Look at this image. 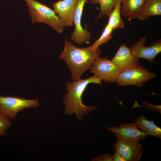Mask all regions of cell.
I'll return each instance as SVG.
<instances>
[{"label":"cell","mask_w":161,"mask_h":161,"mask_svg":"<svg viewBox=\"0 0 161 161\" xmlns=\"http://www.w3.org/2000/svg\"><path fill=\"white\" fill-rule=\"evenodd\" d=\"M102 85L101 80L94 75L84 79H79L73 82H67L66 89L67 91L64 97V112L71 116L75 114L78 119H82L83 114H87L97 106H88L83 104L82 95L90 83Z\"/></svg>","instance_id":"7a4b0ae2"},{"label":"cell","mask_w":161,"mask_h":161,"mask_svg":"<svg viewBox=\"0 0 161 161\" xmlns=\"http://www.w3.org/2000/svg\"><path fill=\"white\" fill-rule=\"evenodd\" d=\"M120 12L128 20L138 18L145 0H121Z\"/></svg>","instance_id":"4fadbf2b"},{"label":"cell","mask_w":161,"mask_h":161,"mask_svg":"<svg viewBox=\"0 0 161 161\" xmlns=\"http://www.w3.org/2000/svg\"><path fill=\"white\" fill-rule=\"evenodd\" d=\"M111 61L121 71L140 64L138 59L133 54L130 48L125 44L120 46Z\"/></svg>","instance_id":"7c38bea8"},{"label":"cell","mask_w":161,"mask_h":161,"mask_svg":"<svg viewBox=\"0 0 161 161\" xmlns=\"http://www.w3.org/2000/svg\"><path fill=\"white\" fill-rule=\"evenodd\" d=\"M146 40V37H143L134 43L130 49L138 59L143 58L152 63L154 62L156 56L161 52V40L159 39L148 46L145 45Z\"/></svg>","instance_id":"ba28073f"},{"label":"cell","mask_w":161,"mask_h":161,"mask_svg":"<svg viewBox=\"0 0 161 161\" xmlns=\"http://www.w3.org/2000/svg\"><path fill=\"white\" fill-rule=\"evenodd\" d=\"M115 152L125 161H138L143 152V146L138 142L117 140L114 145Z\"/></svg>","instance_id":"30bf717a"},{"label":"cell","mask_w":161,"mask_h":161,"mask_svg":"<svg viewBox=\"0 0 161 161\" xmlns=\"http://www.w3.org/2000/svg\"><path fill=\"white\" fill-rule=\"evenodd\" d=\"M26 2L32 23H46L59 33L64 31L65 27L54 10L35 0H30Z\"/></svg>","instance_id":"3957f363"},{"label":"cell","mask_w":161,"mask_h":161,"mask_svg":"<svg viewBox=\"0 0 161 161\" xmlns=\"http://www.w3.org/2000/svg\"><path fill=\"white\" fill-rule=\"evenodd\" d=\"M78 0H61L52 4L54 10L58 15L64 27L74 24V16Z\"/></svg>","instance_id":"8fae6325"},{"label":"cell","mask_w":161,"mask_h":161,"mask_svg":"<svg viewBox=\"0 0 161 161\" xmlns=\"http://www.w3.org/2000/svg\"><path fill=\"white\" fill-rule=\"evenodd\" d=\"M121 0H118L116 5L109 17L107 25L114 30L124 27V22L121 17Z\"/></svg>","instance_id":"2e32d148"},{"label":"cell","mask_w":161,"mask_h":161,"mask_svg":"<svg viewBox=\"0 0 161 161\" xmlns=\"http://www.w3.org/2000/svg\"><path fill=\"white\" fill-rule=\"evenodd\" d=\"M156 74L138 65L121 72L116 83L125 86L133 85L141 88L145 82L156 77Z\"/></svg>","instance_id":"5b68a950"},{"label":"cell","mask_w":161,"mask_h":161,"mask_svg":"<svg viewBox=\"0 0 161 161\" xmlns=\"http://www.w3.org/2000/svg\"><path fill=\"white\" fill-rule=\"evenodd\" d=\"M118 0H90L88 2L92 4H98L100 11L97 17V20L104 16L108 18L116 5Z\"/></svg>","instance_id":"e0dca14e"},{"label":"cell","mask_w":161,"mask_h":161,"mask_svg":"<svg viewBox=\"0 0 161 161\" xmlns=\"http://www.w3.org/2000/svg\"><path fill=\"white\" fill-rule=\"evenodd\" d=\"M90 72L101 80L109 83H116L121 72L111 60L99 57L91 67Z\"/></svg>","instance_id":"8992f818"},{"label":"cell","mask_w":161,"mask_h":161,"mask_svg":"<svg viewBox=\"0 0 161 161\" xmlns=\"http://www.w3.org/2000/svg\"><path fill=\"white\" fill-rule=\"evenodd\" d=\"M11 125L10 119L0 113V136L5 135L8 129Z\"/></svg>","instance_id":"d6986e66"},{"label":"cell","mask_w":161,"mask_h":161,"mask_svg":"<svg viewBox=\"0 0 161 161\" xmlns=\"http://www.w3.org/2000/svg\"><path fill=\"white\" fill-rule=\"evenodd\" d=\"M134 122L138 128L141 129L147 135H151L161 138V129L156 125L153 120H148L143 115L137 117Z\"/></svg>","instance_id":"9a60e30c"},{"label":"cell","mask_w":161,"mask_h":161,"mask_svg":"<svg viewBox=\"0 0 161 161\" xmlns=\"http://www.w3.org/2000/svg\"><path fill=\"white\" fill-rule=\"evenodd\" d=\"M135 122L123 123L118 126L108 127L107 129L114 133L117 140L138 142L147 139V134L143 130H139Z\"/></svg>","instance_id":"52a82bcc"},{"label":"cell","mask_w":161,"mask_h":161,"mask_svg":"<svg viewBox=\"0 0 161 161\" xmlns=\"http://www.w3.org/2000/svg\"><path fill=\"white\" fill-rule=\"evenodd\" d=\"M101 53L99 47L94 49L91 45L86 48H78L66 38L64 50L59 58L65 61L70 71L71 79L75 81L80 79L85 72L90 70Z\"/></svg>","instance_id":"6da1fadb"},{"label":"cell","mask_w":161,"mask_h":161,"mask_svg":"<svg viewBox=\"0 0 161 161\" xmlns=\"http://www.w3.org/2000/svg\"><path fill=\"white\" fill-rule=\"evenodd\" d=\"M161 15V0H145L137 19H147L151 16Z\"/></svg>","instance_id":"5bb4252c"},{"label":"cell","mask_w":161,"mask_h":161,"mask_svg":"<svg viewBox=\"0 0 161 161\" xmlns=\"http://www.w3.org/2000/svg\"><path fill=\"white\" fill-rule=\"evenodd\" d=\"M24 0V1H25L26 2L29 1L30 0Z\"/></svg>","instance_id":"603a6c76"},{"label":"cell","mask_w":161,"mask_h":161,"mask_svg":"<svg viewBox=\"0 0 161 161\" xmlns=\"http://www.w3.org/2000/svg\"><path fill=\"white\" fill-rule=\"evenodd\" d=\"M86 1V0L78 1L74 16L75 29L70 37L71 40L79 45L89 43L91 38L90 32L87 30V27L83 29L81 24L83 7Z\"/></svg>","instance_id":"9c48e42d"},{"label":"cell","mask_w":161,"mask_h":161,"mask_svg":"<svg viewBox=\"0 0 161 161\" xmlns=\"http://www.w3.org/2000/svg\"><path fill=\"white\" fill-rule=\"evenodd\" d=\"M142 105L145 107L149 108L151 110L155 109L157 110L161 114V105H156L150 103L146 101H143L142 103Z\"/></svg>","instance_id":"44dd1931"},{"label":"cell","mask_w":161,"mask_h":161,"mask_svg":"<svg viewBox=\"0 0 161 161\" xmlns=\"http://www.w3.org/2000/svg\"><path fill=\"white\" fill-rule=\"evenodd\" d=\"M39 105L38 99H27L0 95V113L10 119H15L17 114L25 109L37 108Z\"/></svg>","instance_id":"277c9868"},{"label":"cell","mask_w":161,"mask_h":161,"mask_svg":"<svg viewBox=\"0 0 161 161\" xmlns=\"http://www.w3.org/2000/svg\"><path fill=\"white\" fill-rule=\"evenodd\" d=\"M112 156L113 161H125L122 157L115 152Z\"/></svg>","instance_id":"7402d4cb"},{"label":"cell","mask_w":161,"mask_h":161,"mask_svg":"<svg viewBox=\"0 0 161 161\" xmlns=\"http://www.w3.org/2000/svg\"><path fill=\"white\" fill-rule=\"evenodd\" d=\"M113 30L107 24L105 27L99 38L92 45L94 49H96L101 44L107 43L112 37Z\"/></svg>","instance_id":"ac0fdd59"},{"label":"cell","mask_w":161,"mask_h":161,"mask_svg":"<svg viewBox=\"0 0 161 161\" xmlns=\"http://www.w3.org/2000/svg\"><path fill=\"white\" fill-rule=\"evenodd\" d=\"M92 161H113L112 156L108 153L102 155L99 157H95L92 159Z\"/></svg>","instance_id":"ffe728a7"}]
</instances>
